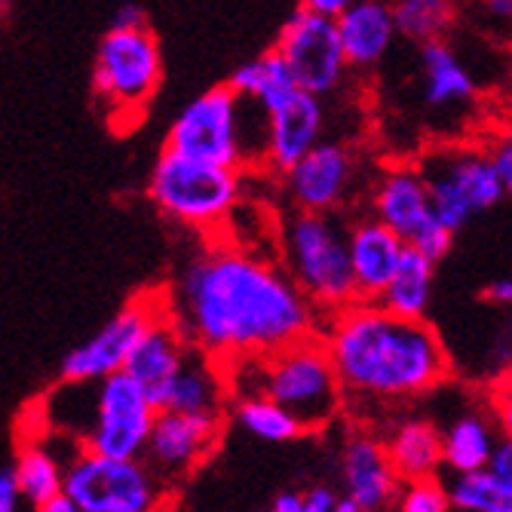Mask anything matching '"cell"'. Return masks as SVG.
<instances>
[{
    "label": "cell",
    "instance_id": "cell-1",
    "mask_svg": "<svg viewBox=\"0 0 512 512\" xmlns=\"http://www.w3.org/2000/svg\"><path fill=\"white\" fill-rule=\"evenodd\" d=\"M181 335L221 365L283 350L322 329V313L279 264L240 243H209L166 289Z\"/></svg>",
    "mask_w": 512,
    "mask_h": 512
},
{
    "label": "cell",
    "instance_id": "cell-2",
    "mask_svg": "<svg viewBox=\"0 0 512 512\" xmlns=\"http://www.w3.org/2000/svg\"><path fill=\"white\" fill-rule=\"evenodd\" d=\"M347 408H393L442 387L451 359L424 316H399L381 301H353L322 319Z\"/></svg>",
    "mask_w": 512,
    "mask_h": 512
},
{
    "label": "cell",
    "instance_id": "cell-3",
    "mask_svg": "<svg viewBox=\"0 0 512 512\" xmlns=\"http://www.w3.org/2000/svg\"><path fill=\"white\" fill-rule=\"evenodd\" d=\"M230 396H267L286 405L307 433L329 430L347 411L332 350L322 332L304 335L283 350L224 365Z\"/></svg>",
    "mask_w": 512,
    "mask_h": 512
},
{
    "label": "cell",
    "instance_id": "cell-4",
    "mask_svg": "<svg viewBox=\"0 0 512 512\" xmlns=\"http://www.w3.org/2000/svg\"><path fill=\"white\" fill-rule=\"evenodd\" d=\"M273 234L279 264L289 270L322 316H332L359 301L350 258V221L338 212L289 209L279 215Z\"/></svg>",
    "mask_w": 512,
    "mask_h": 512
},
{
    "label": "cell",
    "instance_id": "cell-5",
    "mask_svg": "<svg viewBox=\"0 0 512 512\" xmlns=\"http://www.w3.org/2000/svg\"><path fill=\"white\" fill-rule=\"evenodd\" d=\"M261 126H270L267 108L243 99L230 83H221L206 89L172 120L163 148L194 160L246 169L249 154H255L249 138H261L267 148V132H252Z\"/></svg>",
    "mask_w": 512,
    "mask_h": 512
},
{
    "label": "cell",
    "instance_id": "cell-6",
    "mask_svg": "<svg viewBox=\"0 0 512 512\" xmlns=\"http://www.w3.org/2000/svg\"><path fill=\"white\" fill-rule=\"evenodd\" d=\"M246 175L237 166H221L184 157L163 148L148 178L151 203L172 221L194 230H218L243 203Z\"/></svg>",
    "mask_w": 512,
    "mask_h": 512
},
{
    "label": "cell",
    "instance_id": "cell-7",
    "mask_svg": "<svg viewBox=\"0 0 512 512\" xmlns=\"http://www.w3.org/2000/svg\"><path fill=\"white\" fill-rule=\"evenodd\" d=\"M160 83L163 53L151 25L111 28L102 37L96 62H92V96L114 132H126V126L145 117Z\"/></svg>",
    "mask_w": 512,
    "mask_h": 512
},
{
    "label": "cell",
    "instance_id": "cell-8",
    "mask_svg": "<svg viewBox=\"0 0 512 512\" xmlns=\"http://www.w3.org/2000/svg\"><path fill=\"white\" fill-rule=\"evenodd\" d=\"M417 166L430 184L436 215L454 234L506 197V184L482 138L427 148L417 157Z\"/></svg>",
    "mask_w": 512,
    "mask_h": 512
},
{
    "label": "cell",
    "instance_id": "cell-9",
    "mask_svg": "<svg viewBox=\"0 0 512 512\" xmlns=\"http://www.w3.org/2000/svg\"><path fill=\"white\" fill-rule=\"evenodd\" d=\"M65 491L80 512H151L172 497L145 457H111L86 445L65 460Z\"/></svg>",
    "mask_w": 512,
    "mask_h": 512
},
{
    "label": "cell",
    "instance_id": "cell-10",
    "mask_svg": "<svg viewBox=\"0 0 512 512\" xmlns=\"http://www.w3.org/2000/svg\"><path fill=\"white\" fill-rule=\"evenodd\" d=\"M365 203L368 212L393 227L411 249L430 255L433 261H442L451 252L454 230L445 227L436 215L430 184L417 163H396L381 169L371 181Z\"/></svg>",
    "mask_w": 512,
    "mask_h": 512
},
{
    "label": "cell",
    "instance_id": "cell-11",
    "mask_svg": "<svg viewBox=\"0 0 512 512\" xmlns=\"http://www.w3.org/2000/svg\"><path fill=\"white\" fill-rule=\"evenodd\" d=\"M160 405L129 371L92 381L89 421L80 442L111 457H145Z\"/></svg>",
    "mask_w": 512,
    "mask_h": 512
},
{
    "label": "cell",
    "instance_id": "cell-12",
    "mask_svg": "<svg viewBox=\"0 0 512 512\" xmlns=\"http://www.w3.org/2000/svg\"><path fill=\"white\" fill-rule=\"evenodd\" d=\"M289 209L344 212L368 197L371 181L362 175V157L347 142H319L295 166L276 175Z\"/></svg>",
    "mask_w": 512,
    "mask_h": 512
},
{
    "label": "cell",
    "instance_id": "cell-13",
    "mask_svg": "<svg viewBox=\"0 0 512 512\" xmlns=\"http://www.w3.org/2000/svg\"><path fill=\"white\" fill-rule=\"evenodd\" d=\"M273 50L286 59L295 83L322 99L341 92L347 74L353 71L341 43L338 16L316 13L310 7H298L286 19Z\"/></svg>",
    "mask_w": 512,
    "mask_h": 512
},
{
    "label": "cell",
    "instance_id": "cell-14",
    "mask_svg": "<svg viewBox=\"0 0 512 512\" xmlns=\"http://www.w3.org/2000/svg\"><path fill=\"white\" fill-rule=\"evenodd\" d=\"M163 313H166V292L132 298L96 335L74 347L62 359L59 368L62 381H102L114 375V371H123L138 341L145 338V332Z\"/></svg>",
    "mask_w": 512,
    "mask_h": 512
},
{
    "label": "cell",
    "instance_id": "cell-15",
    "mask_svg": "<svg viewBox=\"0 0 512 512\" xmlns=\"http://www.w3.org/2000/svg\"><path fill=\"white\" fill-rule=\"evenodd\" d=\"M221 433L224 417L218 414H188L160 408L145 448V463L175 491L215 454Z\"/></svg>",
    "mask_w": 512,
    "mask_h": 512
},
{
    "label": "cell",
    "instance_id": "cell-16",
    "mask_svg": "<svg viewBox=\"0 0 512 512\" xmlns=\"http://www.w3.org/2000/svg\"><path fill=\"white\" fill-rule=\"evenodd\" d=\"M325 99L295 86L267 105V172L279 175L325 142Z\"/></svg>",
    "mask_w": 512,
    "mask_h": 512
},
{
    "label": "cell",
    "instance_id": "cell-17",
    "mask_svg": "<svg viewBox=\"0 0 512 512\" xmlns=\"http://www.w3.org/2000/svg\"><path fill=\"white\" fill-rule=\"evenodd\" d=\"M341 485L356 497L362 512L396 509L402 476L396 473L384 436L371 430H353L341 451Z\"/></svg>",
    "mask_w": 512,
    "mask_h": 512
},
{
    "label": "cell",
    "instance_id": "cell-18",
    "mask_svg": "<svg viewBox=\"0 0 512 512\" xmlns=\"http://www.w3.org/2000/svg\"><path fill=\"white\" fill-rule=\"evenodd\" d=\"M408 243L375 215L350 218V258L356 273L359 301H381L399 270Z\"/></svg>",
    "mask_w": 512,
    "mask_h": 512
},
{
    "label": "cell",
    "instance_id": "cell-19",
    "mask_svg": "<svg viewBox=\"0 0 512 512\" xmlns=\"http://www.w3.org/2000/svg\"><path fill=\"white\" fill-rule=\"evenodd\" d=\"M191 350H194V344L181 335V329L175 325V319L169 316V307H166V313L151 325V329L145 332V338L138 341V347L132 350L126 371L163 408V402H166L175 378L181 375V368H184V362H188Z\"/></svg>",
    "mask_w": 512,
    "mask_h": 512
},
{
    "label": "cell",
    "instance_id": "cell-20",
    "mask_svg": "<svg viewBox=\"0 0 512 512\" xmlns=\"http://www.w3.org/2000/svg\"><path fill=\"white\" fill-rule=\"evenodd\" d=\"M338 31L353 71L378 68L390 56L396 37H402L390 0H356L338 13Z\"/></svg>",
    "mask_w": 512,
    "mask_h": 512
},
{
    "label": "cell",
    "instance_id": "cell-21",
    "mask_svg": "<svg viewBox=\"0 0 512 512\" xmlns=\"http://www.w3.org/2000/svg\"><path fill=\"white\" fill-rule=\"evenodd\" d=\"M476 77L454 46L442 40L421 43V102L433 114H457L476 102Z\"/></svg>",
    "mask_w": 512,
    "mask_h": 512
},
{
    "label": "cell",
    "instance_id": "cell-22",
    "mask_svg": "<svg viewBox=\"0 0 512 512\" xmlns=\"http://www.w3.org/2000/svg\"><path fill=\"white\" fill-rule=\"evenodd\" d=\"M387 451L402 482L439 476L445 467V433L430 417L405 414L384 433Z\"/></svg>",
    "mask_w": 512,
    "mask_h": 512
},
{
    "label": "cell",
    "instance_id": "cell-23",
    "mask_svg": "<svg viewBox=\"0 0 512 512\" xmlns=\"http://www.w3.org/2000/svg\"><path fill=\"white\" fill-rule=\"evenodd\" d=\"M230 399L234 396H230L224 365L194 347L188 362H184V368H181V375L175 378L163 408L224 417L230 411Z\"/></svg>",
    "mask_w": 512,
    "mask_h": 512
},
{
    "label": "cell",
    "instance_id": "cell-24",
    "mask_svg": "<svg viewBox=\"0 0 512 512\" xmlns=\"http://www.w3.org/2000/svg\"><path fill=\"white\" fill-rule=\"evenodd\" d=\"M227 414L240 430H246L249 436H255L261 442L283 445V442H295V439L307 436L298 417L286 405H279L267 396H234L230 399Z\"/></svg>",
    "mask_w": 512,
    "mask_h": 512
},
{
    "label": "cell",
    "instance_id": "cell-25",
    "mask_svg": "<svg viewBox=\"0 0 512 512\" xmlns=\"http://www.w3.org/2000/svg\"><path fill=\"white\" fill-rule=\"evenodd\" d=\"M436 264L430 255L417 252V249H405L396 276L390 279V286L381 298V304L399 316H424L430 307V295H433V279H436Z\"/></svg>",
    "mask_w": 512,
    "mask_h": 512
},
{
    "label": "cell",
    "instance_id": "cell-26",
    "mask_svg": "<svg viewBox=\"0 0 512 512\" xmlns=\"http://www.w3.org/2000/svg\"><path fill=\"white\" fill-rule=\"evenodd\" d=\"M497 448L494 427L485 414H460L445 430V467L451 473L485 470Z\"/></svg>",
    "mask_w": 512,
    "mask_h": 512
},
{
    "label": "cell",
    "instance_id": "cell-27",
    "mask_svg": "<svg viewBox=\"0 0 512 512\" xmlns=\"http://www.w3.org/2000/svg\"><path fill=\"white\" fill-rule=\"evenodd\" d=\"M13 467L19 473L25 506H31V509L43 512L46 503L65 491V460L56 457L50 448H43V439L40 442H25L16 451Z\"/></svg>",
    "mask_w": 512,
    "mask_h": 512
},
{
    "label": "cell",
    "instance_id": "cell-28",
    "mask_svg": "<svg viewBox=\"0 0 512 512\" xmlns=\"http://www.w3.org/2000/svg\"><path fill=\"white\" fill-rule=\"evenodd\" d=\"M451 509L460 512H512V479L497 470H473V473H451L448 482Z\"/></svg>",
    "mask_w": 512,
    "mask_h": 512
},
{
    "label": "cell",
    "instance_id": "cell-29",
    "mask_svg": "<svg viewBox=\"0 0 512 512\" xmlns=\"http://www.w3.org/2000/svg\"><path fill=\"white\" fill-rule=\"evenodd\" d=\"M399 34L414 43L448 37L460 22V0H390Z\"/></svg>",
    "mask_w": 512,
    "mask_h": 512
},
{
    "label": "cell",
    "instance_id": "cell-30",
    "mask_svg": "<svg viewBox=\"0 0 512 512\" xmlns=\"http://www.w3.org/2000/svg\"><path fill=\"white\" fill-rule=\"evenodd\" d=\"M227 83L234 86L243 99H252V102H258L264 108L273 105L279 96H286L289 89L298 86L292 71H289V65H286V59L279 56L276 50H270V53L240 65L234 74H230Z\"/></svg>",
    "mask_w": 512,
    "mask_h": 512
},
{
    "label": "cell",
    "instance_id": "cell-31",
    "mask_svg": "<svg viewBox=\"0 0 512 512\" xmlns=\"http://www.w3.org/2000/svg\"><path fill=\"white\" fill-rule=\"evenodd\" d=\"M460 22L500 46H512V0H460Z\"/></svg>",
    "mask_w": 512,
    "mask_h": 512
},
{
    "label": "cell",
    "instance_id": "cell-32",
    "mask_svg": "<svg viewBox=\"0 0 512 512\" xmlns=\"http://www.w3.org/2000/svg\"><path fill=\"white\" fill-rule=\"evenodd\" d=\"M396 509L399 512H448L451 509L448 482H442L439 476L402 482Z\"/></svg>",
    "mask_w": 512,
    "mask_h": 512
},
{
    "label": "cell",
    "instance_id": "cell-33",
    "mask_svg": "<svg viewBox=\"0 0 512 512\" xmlns=\"http://www.w3.org/2000/svg\"><path fill=\"white\" fill-rule=\"evenodd\" d=\"M482 142H485V148H488V154H491V160H494V166L506 184V197H512V123L491 129L488 135H482Z\"/></svg>",
    "mask_w": 512,
    "mask_h": 512
},
{
    "label": "cell",
    "instance_id": "cell-34",
    "mask_svg": "<svg viewBox=\"0 0 512 512\" xmlns=\"http://www.w3.org/2000/svg\"><path fill=\"white\" fill-rule=\"evenodd\" d=\"M491 417L500 430V436H512V375L497 384L491 393Z\"/></svg>",
    "mask_w": 512,
    "mask_h": 512
},
{
    "label": "cell",
    "instance_id": "cell-35",
    "mask_svg": "<svg viewBox=\"0 0 512 512\" xmlns=\"http://www.w3.org/2000/svg\"><path fill=\"white\" fill-rule=\"evenodd\" d=\"M22 506H25V497H22L19 473L10 463V467L0 470V512H16Z\"/></svg>",
    "mask_w": 512,
    "mask_h": 512
},
{
    "label": "cell",
    "instance_id": "cell-36",
    "mask_svg": "<svg viewBox=\"0 0 512 512\" xmlns=\"http://www.w3.org/2000/svg\"><path fill=\"white\" fill-rule=\"evenodd\" d=\"M341 494L332 485H310L304 491V512H338Z\"/></svg>",
    "mask_w": 512,
    "mask_h": 512
},
{
    "label": "cell",
    "instance_id": "cell-37",
    "mask_svg": "<svg viewBox=\"0 0 512 512\" xmlns=\"http://www.w3.org/2000/svg\"><path fill=\"white\" fill-rule=\"evenodd\" d=\"M488 467L497 470L500 476L512 479V436H500L497 439V448H494V457H491Z\"/></svg>",
    "mask_w": 512,
    "mask_h": 512
},
{
    "label": "cell",
    "instance_id": "cell-38",
    "mask_svg": "<svg viewBox=\"0 0 512 512\" xmlns=\"http://www.w3.org/2000/svg\"><path fill=\"white\" fill-rule=\"evenodd\" d=\"M145 25H148V13L138 7V4L120 7L117 16H114V22H111V28H145Z\"/></svg>",
    "mask_w": 512,
    "mask_h": 512
},
{
    "label": "cell",
    "instance_id": "cell-39",
    "mask_svg": "<svg viewBox=\"0 0 512 512\" xmlns=\"http://www.w3.org/2000/svg\"><path fill=\"white\" fill-rule=\"evenodd\" d=\"M270 509L273 512H304V491H295V488L279 491L270 500Z\"/></svg>",
    "mask_w": 512,
    "mask_h": 512
},
{
    "label": "cell",
    "instance_id": "cell-40",
    "mask_svg": "<svg viewBox=\"0 0 512 512\" xmlns=\"http://www.w3.org/2000/svg\"><path fill=\"white\" fill-rule=\"evenodd\" d=\"M485 298L491 304H500V307H512V276H503V279H494V283L485 289Z\"/></svg>",
    "mask_w": 512,
    "mask_h": 512
},
{
    "label": "cell",
    "instance_id": "cell-41",
    "mask_svg": "<svg viewBox=\"0 0 512 512\" xmlns=\"http://www.w3.org/2000/svg\"><path fill=\"white\" fill-rule=\"evenodd\" d=\"M356 0H301V7H310L316 13H329V16H338L344 13L347 7H353Z\"/></svg>",
    "mask_w": 512,
    "mask_h": 512
},
{
    "label": "cell",
    "instance_id": "cell-42",
    "mask_svg": "<svg viewBox=\"0 0 512 512\" xmlns=\"http://www.w3.org/2000/svg\"><path fill=\"white\" fill-rule=\"evenodd\" d=\"M43 512H80V509H77V503L71 500V494L62 491V494H56L50 503L43 506Z\"/></svg>",
    "mask_w": 512,
    "mask_h": 512
}]
</instances>
